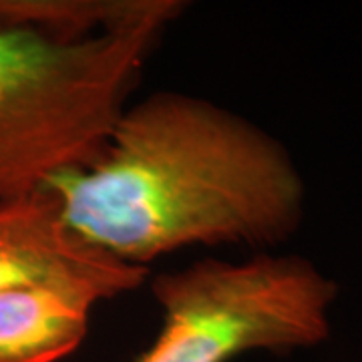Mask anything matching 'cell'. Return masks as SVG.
I'll return each mask as SVG.
<instances>
[{"label":"cell","mask_w":362,"mask_h":362,"mask_svg":"<svg viewBox=\"0 0 362 362\" xmlns=\"http://www.w3.org/2000/svg\"><path fill=\"white\" fill-rule=\"evenodd\" d=\"M49 189L73 232L143 268L183 247L284 244L306 204L280 139L228 107L165 89L127 105L101 157Z\"/></svg>","instance_id":"cell-1"},{"label":"cell","mask_w":362,"mask_h":362,"mask_svg":"<svg viewBox=\"0 0 362 362\" xmlns=\"http://www.w3.org/2000/svg\"><path fill=\"white\" fill-rule=\"evenodd\" d=\"M163 28L63 39L0 25V204L101 157Z\"/></svg>","instance_id":"cell-2"},{"label":"cell","mask_w":362,"mask_h":362,"mask_svg":"<svg viewBox=\"0 0 362 362\" xmlns=\"http://www.w3.org/2000/svg\"><path fill=\"white\" fill-rule=\"evenodd\" d=\"M161 330L135 362H230L314 349L330 337L338 284L296 254L204 258L151 280Z\"/></svg>","instance_id":"cell-3"},{"label":"cell","mask_w":362,"mask_h":362,"mask_svg":"<svg viewBox=\"0 0 362 362\" xmlns=\"http://www.w3.org/2000/svg\"><path fill=\"white\" fill-rule=\"evenodd\" d=\"M147 280L149 268L113 258L73 232L49 187L0 204V292L52 286L97 304Z\"/></svg>","instance_id":"cell-4"},{"label":"cell","mask_w":362,"mask_h":362,"mask_svg":"<svg viewBox=\"0 0 362 362\" xmlns=\"http://www.w3.org/2000/svg\"><path fill=\"white\" fill-rule=\"evenodd\" d=\"M93 302L52 286L0 292V362H59L89 332Z\"/></svg>","instance_id":"cell-5"},{"label":"cell","mask_w":362,"mask_h":362,"mask_svg":"<svg viewBox=\"0 0 362 362\" xmlns=\"http://www.w3.org/2000/svg\"><path fill=\"white\" fill-rule=\"evenodd\" d=\"M185 8L181 0H0V25L85 39L143 25L168 26Z\"/></svg>","instance_id":"cell-6"}]
</instances>
